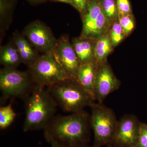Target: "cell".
<instances>
[{"mask_svg":"<svg viewBox=\"0 0 147 147\" xmlns=\"http://www.w3.org/2000/svg\"><path fill=\"white\" fill-rule=\"evenodd\" d=\"M90 127V115L84 110L68 115L54 116L43 129L49 143L74 147L88 144Z\"/></svg>","mask_w":147,"mask_h":147,"instance_id":"obj_1","label":"cell"},{"mask_svg":"<svg viewBox=\"0 0 147 147\" xmlns=\"http://www.w3.org/2000/svg\"><path fill=\"white\" fill-rule=\"evenodd\" d=\"M26 98L24 131L43 129L55 116L57 102L48 88L38 86Z\"/></svg>","mask_w":147,"mask_h":147,"instance_id":"obj_2","label":"cell"},{"mask_svg":"<svg viewBox=\"0 0 147 147\" xmlns=\"http://www.w3.org/2000/svg\"><path fill=\"white\" fill-rule=\"evenodd\" d=\"M47 88L57 104L65 112H79L94 102L90 95L75 79L67 78Z\"/></svg>","mask_w":147,"mask_h":147,"instance_id":"obj_3","label":"cell"},{"mask_svg":"<svg viewBox=\"0 0 147 147\" xmlns=\"http://www.w3.org/2000/svg\"><path fill=\"white\" fill-rule=\"evenodd\" d=\"M90 107L91 127L94 134V147L110 146L115 137L118 121L110 108L94 102Z\"/></svg>","mask_w":147,"mask_h":147,"instance_id":"obj_4","label":"cell"},{"mask_svg":"<svg viewBox=\"0 0 147 147\" xmlns=\"http://www.w3.org/2000/svg\"><path fill=\"white\" fill-rule=\"evenodd\" d=\"M28 68L33 82L40 86L48 87L69 78L53 53L40 56Z\"/></svg>","mask_w":147,"mask_h":147,"instance_id":"obj_5","label":"cell"},{"mask_svg":"<svg viewBox=\"0 0 147 147\" xmlns=\"http://www.w3.org/2000/svg\"><path fill=\"white\" fill-rule=\"evenodd\" d=\"M32 82L28 72L6 67L0 70V89L5 98H26Z\"/></svg>","mask_w":147,"mask_h":147,"instance_id":"obj_6","label":"cell"},{"mask_svg":"<svg viewBox=\"0 0 147 147\" xmlns=\"http://www.w3.org/2000/svg\"><path fill=\"white\" fill-rule=\"evenodd\" d=\"M22 34L32 46L42 54L53 53L58 40L51 29L42 21H33L25 27Z\"/></svg>","mask_w":147,"mask_h":147,"instance_id":"obj_7","label":"cell"},{"mask_svg":"<svg viewBox=\"0 0 147 147\" xmlns=\"http://www.w3.org/2000/svg\"><path fill=\"white\" fill-rule=\"evenodd\" d=\"M140 124L136 116H124L118 121L112 144L115 147H137Z\"/></svg>","mask_w":147,"mask_h":147,"instance_id":"obj_8","label":"cell"},{"mask_svg":"<svg viewBox=\"0 0 147 147\" xmlns=\"http://www.w3.org/2000/svg\"><path fill=\"white\" fill-rule=\"evenodd\" d=\"M53 54L68 78L76 80L82 63L67 36H64L58 39Z\"/></svg>","mask_w":147,"mask_h":147,"instance_id":"obj_9","label":"cell"},{"mask_svg":"<svg viewBox=\"0 0 147 147\" xmlns=\"http://www.w3.org/2000/svg\"><path fill=\"white\" fill-rule=\"evenodd\" d=\"M119 81L110 67L105 64H98L94 88L95 100L102 103L107 96L119 88Z\"/></svg>","mask_w":147,"mask_h":147,"instance_id":"obj_10","label":"cell"},{"mask_svg":"<svg viewBox=\"0 0 147 147\" xmlns=\"http://www.w3.org/2000/svg\"><path fill=\"white\" fill-rule=\"evenodd\" d=\"M98 63L93 60L82 63L77 74L76 80L78 83L94 99V88Z\"/></svg>","mask_w":147,"mask_h":147,"instance_id":"obj_11","label":"cell"},{"mask_svg":"<svg viewBox=\"0 0 147 147\" xmlns=\"http://www.w3.org/2000/svg\"><path fill=\"white\" fill-rule=\"evenodd\" d=\"M13 42L18 50L22 63L29 67L39 57L35 49L22 34L15 32L13 35Z\"/></svg>","mask_w":147,"mask_h":147,"instance_id":"obj_12","label":"cell"},{"mask_svg":"<svg viewBox=\"0 0 147 147\" xmlns=\"http://www.w3.org/2000/svg\"><path fill=\"white\" fill-rule=\"evenodd\" d=\"M92 40L80 37L73 40L72 45L82 63L94 60V47Z\"/></svg>","mask_w":147,"mask_h":147,"instance_id":"obj_13","label":"cell"},{"mask_svg":"<svg viewBox=\"0 0 147 147\" xmlns=\"http://www.w3.org/2000/svg\"><path fill=\"white\" fill-rule=\"evenodd\" d=\"M102 11L101 4L97 0L89 1L88 9L83 17V28L81 37H86Z\"/></svg>","mask_w":147,"mask_h":147,"instance_id":"obj_14","label":"cell"},{"mask_svg":"<svg viewBox=\"0 0 147 147\" xmlns=\"http://www.w3.org/2000/svg\"><path fill=\"white\" fill-rule=\"evenodd\" d=\"M0 63L4 67L13 68L22 63L20 54L13 42L1 47Z\"/></svg>","mask_w":147,"mask_h":147,"instance_id":"obj_15","label":"cell"},{"mask_svg":"<svg viewBox=\"0 0 147 147\" xmlns=\"http://www.w3.org/2000/svg\"><path fill=\"white\" fill-rule=\"evenodd\" d=\"M112 41L108 35L98 39L94 47L95 59L98 64H101L112 50Z\"/></svg>","mask_w":147,"mask_h":147,"instance_id":"obj_16","label":"cell"},{"mask_svg":"<svg viewBox=\"0 0 147 147\" xmlns=\"http://www.w3.org/2000/svg\"><path fill=\"white\" fill-rule=\"evenodd\" d=\"M109 20L102 11L92 28L85 38L99 39L102 37L108 27Z\"/></svg>","mask_w":147,"mask_h":147,"instance_id":"obj_17","label":"cell"},{"mask_svg":"<svg viewBox=\"0 0 147 147\" xmlns=\"http://www.w3.org/2000/svg\"><path fill=\"white\" fill-rule=\"evenodd\" d=\"M16 114L13 111L11 103L0 108V129H5L10 126L16 118Z\"/></svg>","mask_w":147,"mask_h":147,"instance_id":"obj_18","label":"cell"},{"mask_svg":"<svg viewBox=\"0 0 147 147\" xmlns=\"http://www.w3.org/2000/svg\"><path fill=\"white\" fill-rule=\"evenodd\" d=\"M100 4L102 11L109 20L115 19L119 15L115 0H102Z\"/></svg>","mask_w":147,"mask_h":147,"instance_id":"obj_19","label":"cell"},{"mask_svg":"<svg viewBox=\"0 0 147 147\" xmlns=\"http://www.w3.org/2000/svg\"><path fill=\"white\" fill-rule=\"evenodd\" d=\"M125 35L119 23H115L113 25L110 32V37L113 46L118 45L123 39Z\"/></svg>","mask_w":147,"mask_h":147,"instance_id":"obj_20","label":"cell"},{"mask_svg":"<svg viewBox=\"0 0 147 147\" xmlns=\"http://www.w3.org/2000/svg\"><path fill=\"white\" fill-rule=\"evenodd\" d=\"M119 22L125 35L129 34L134 28V21L130 14L119 15Z\"/></svg>","mask_w":147,"mask_h":147,"instance_id":"obj_21","label":"cell"},{"mask_svg":"<svg viewBox=\"0 0 147 147\" xmlns=\"http://www.w3.org/2000/svg\"><path fill=\"white\" fill-rule=\"evenodd\" d=\"M137 147H147V124L141 122Z\"/></svg>","mask_w":147,"mask_h":147,"instance_id":"obj_22","label":"cell"},{"mask_svg":"<svg viewBox=\"0 0 147 147\" xmlns=\"http://www.w3.org/2000/svg\"><path fill=\"white\" fill-rule=\"evenodd\" d=\"M116 3L119 15L130 14L131 8L128 0H117Z\"/></svg>","mask_w":147,"mask_h":147,"instance_id":"obj_23","label":"cell"},{"mask_svg":"<svg viewBox=\"0 0 147 147\" xmlns=\"http://www.w3.org/2000/svg\"><path fill=\"white\" fill-rule=\"evenodd\" d=\"M89 0H73V7L80 13L85 14L88 9Z\"/></svg>","mask_w":147,"mask_h":147,"instance_id":"obj_24","label":"cell"},{"mask_svg":"<svg viewBox=\"0 0 147 147\" xmlns=\"http://www.w3.org/2000/svg\"><path fill=\"white\" fill-rule=\"evenodd\" d=\"M53 1H54L69 4L73 6V0H53Z\"/></svg>","mask_w":147,"mask_h":147,"instance_id":"obj_25","label":"cell"},{"mask_svg":"<svg viewBox=\"0 0 147 147\" xmlns=\"http://www.w3.org/2000/svg\"><path fill=\"white\" fill-rule=\"evenodd\" d=\"M50 143L51 145V147H64L56 143V142H50Z\"/></svg>","mask_w":147,"mask_h":147,"instance_id":"obj_26","label":"cell"},{"mask_svg":"<svg viewBox=\"0 0 147 147\" xmlns=\"http://www.w3.org/2000/svg\"><path fill=\"white\" fill-rule=\"evenodd\" d=\"M74 147H94V146H88L87 144L82 145V146H77Z\"/></svg>","mask_w":147,"mask_h":147,"instance_id":"obj_27","label":"cell"},{"mask_svg":"<svg viewBox=\"0 0 147 147\" xmlns=\"http://www.w3.org/2000/svg\"><path fill=\"white\" fill-rule=\"evenodd\" d=\"M32 1H40V0H31Z\"/></svg>","mask_w":147,"mask_h":147,"instance_id":"obj_28","label":"cell"},{"mask_svg":"<svg viewBox=\"0 0 147 147\" xmlns=\"http://www.w3.org/2000/svg\"><path fill=\"white\" fill-rule=\"evenodd\" d=\"M108 147H115L114 146H112V145H110V146H108Z\"/></svg>","mask_w":147,"mask_h":147,"instance_id":"obj_29","label":"cell"}]
</instances>
